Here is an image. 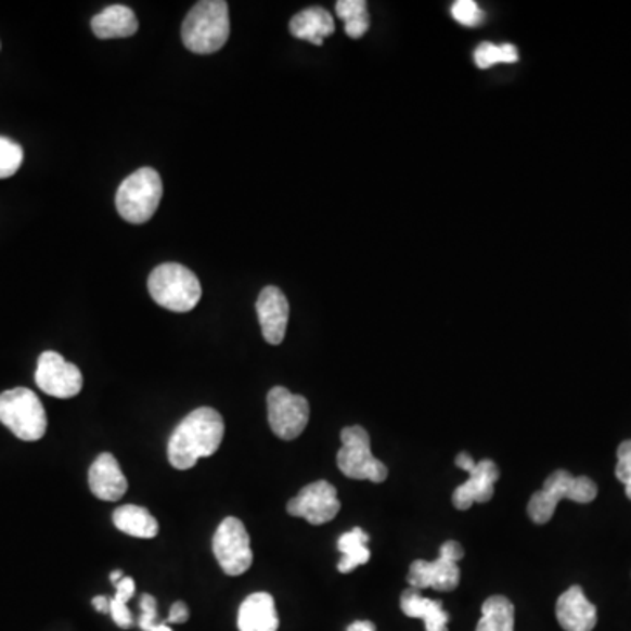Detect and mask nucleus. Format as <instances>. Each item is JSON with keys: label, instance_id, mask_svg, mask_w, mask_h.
Wrapping results in <instances>:
<instances>
[{"label": "nucleus", "instance_id": "obj_1", "mask_svg": "<svg viewBox=\"0 0 631 631\" xmlns=\"http://www.w3.org/2000/svg\"><path fill=\"white\" fill-rule=\"evenodd\" d=\"M224 423L220 412L201 408L190 412L170 435L169 462L178 471L195 467L201 458H209L223 442Z\"/></svg>", "mask_w": 631, "mask_h": 631}, {"label": "nucleus", "instance_id": "obj_2", "mask_svg": "<svg viewBox=\"0 0 631 631\" xmlns=\"http://www.w3.org/2000/svg\"><path fill=\"white\" fill-rule=\"evenodd\" d=\"M230 36L229 4L224 0H202L184 18V47L197 55H210L227 44Z\"/></svg>", "mask_w": 631, "mask_h": 631}, {"label": "nucleus", "instance_id": "obj_3", "mask_svg": "<svg viewBox=\"0 0 631 631\" xmlns=\"http://www.w3.org/2000/svg\"><path fill=\"white\" fill-rule=\"evenodd\" d=\"M598 488L590 477L572 476L567 471H556L544 480V488L537 491L528 502V516L537 525H545L553 519L554 511L562 500L591 503L596 499Z\"/></svg>", "mask_w": 631, "mask_h": 631}, {"label": "nucleus", "instance_id": "obj_4", "mask_svg": "<svg viewBox=\"0 0 631 631\" xmlns=\"http://www.w3.org/2000/svg\"><path fill=\"white\" fill-rule=\"evenodd\" d=\"M147 289L158 306L172 312H190L202 297L201 281L181 263H162L147 280Z\"/></svg>", "mask_w": 631, "mask_h": 631}, {"label": "nucleus", "instance_id": "obj_5", "mask_svg": "<svg viewBox=\"0 0 631 631\" xmlns=\"http://www.w3.org/2000/svg\"><path fill=\"white\" fill-rule=\"evenodd\" d=\"M164 195L162 178L152 167H142L119 184L116 209L129 223L141 224L152 220Z\"/></svg>", "mask_w": 631, "mask_h": 631}, {"label": "nucleus", "instance_id": "obj_6", "mask_svg": "<svg viewBox=\"0 0 631 631\" xmlns=\"http://www.w3.org/2000/svg\"><path fill=\"white\" fill-rule=\"evenodd\" d=\"M0 423L20 440L36 442L47 434V411L33 389H8L0 394Z\"/></svg>", "mask_w": 631, "mask_h": 631}, {"label": "nucleus", "instance_id": "obj_7", "mask_svg": "<svg viewBox=\"0 0 631 631\" xmlns=\"http://www.w3.org/2000/svg\"><path fill=\"white\" fill-rule=\"evenodd\" d=\"M343 448L337 453V465L344 476L355 480L385 482L388 467L372 454L371 437L363 426H348L340 432Z\"/></svg>", "mask_w": 631, "mask_h": 631}, {"label": "nucleus", "instance_id": "obj_8", "mask_svg": "<svg viewBox=\"0 0 631 631\" xmlns=\"http://www.w3.org/2000/svg\"><path fill=\"white\" fill-rule=\"evenodd\" d=\"M465 556L462 545L456 540H448L440 545L439 558L434 562L416 559L409 568L408 581L414 590L454 591L460 584L458 563Z\"/></svg>", "mask_w": 631, "mask_h": 631}, {"label": "nucleus", "instance_id": "obj_9", "mask_svg": "<svg viewBox=\"0 0 631 631\" xmlns=\"http://www.w3.org/2000/svg\"><path fill=\"white\" fill-rule=\"evenodd\" d=\"M213 551L227 576H241L253 565L252 540L237 517H227L218 526L213 539Z\"/></svg>", "mask_w": 631, "mask_h": 631}, {"label": "nucleus", "instance_id": "obj_10", "mask_svg": "<svg viewBox=\"0 0 631 631\" xmlns=\"http://www.w3.org/2000/svg\"><path fill=\"white\" fill-rule=\"evenodd\" d=\"M269 425L280 439L293 440L306 430L309 423V402L302 395H293L283 386H275L267 395Z\"/></svg>", "mask_w": 631, "mask_h": 631}, {"label": "nucleus", "instance_id": "obj_11", "mask_svg": "<svg viewBox=\"0 0 631 631\" xmlns=\"http://www.w3.org/2000/svg\"><path fill=\"white\" fill-rule=\"evenodd\" d=\"M36 383L50 397L73 398L82 389V374L59 352L47 351L37 362Z\"/></svg>", "mask_w": 631, "mask_h": 631}, {"label": "nucleus", "instance_id": "obj_12", "mask_svg": "<svg viewBox=\"0 0 631 631\" xmlns=\"http://www.w3.org/2000/svg\"><path fill=\"white\" fill-rule=\"evenodd\" d=\"M286 508L289 516L302 517L307 523L318 526L332 521L339 514L340 502L335 486L326 480H316L289 500Z\"/></svg>", "mask_w": 631, "mask_h": 631}, {"label": "nucleus", "instance_id": "obj_13", "mask_svg": "<svg viewBox=\"0 0 631 631\" xmlns=\"http://www.w3.org/2000/svg\"><path fill=\"white\" fill-rule=\"evenodd\" d=\"M257 314L263 339L272 346L283 343L289 318V304L286 295L275 286H267V288L261 289L257 300Z\"/></svg>", "mask_w": 631, "mask_h": 631}, {"label": "nucleus", "instance_id": "obj_14", "mask_svg": "<svg viewBox=\"0 0 631 631\" xmlns=\"http://www.w3.org/2000/svg\"><path fill=\"white\" fill-rule=\"evenodd\" d=\"M467 482L458 486L453 493V505L458 511H468L474 503H486L493 499L494 482L500 471L491 460H480L467 472Z\"/></svg>", "mask_w": 631, "mask_h": 631}, {"label": "nucleus", "instance_id": "obj_15", "mask_svg": "<svg viewBox=\"0 0 631 631\" xmlns=\"http://www.w3.org/2000/svg\"><path fill=\"white\" fill-rule=\"evenodd\" d=\"M88 485L96 499L104 502H116L129 490V480L121 472L118 460L110 453L96 456L88 472Z\"/></svg>", "mask_w": 631, "mask_h": 631}, {"label": "nucleus", "instance_id": "obj_16", "mask_svg": "<svg viewBox=\"0 0 631 631\" xmlns=\"http://www.w3.org/2000/svg\"><path fill=\"white\" fill-rule=\"evenodd\" d=\"M556 619L565 631H593L598 616L581 585H572L558 598Z\"/></svg>", "mask_w": 631, "mask_h": 631}, {"label": "nucleus", "instance_id": "obj_17", "mask_svg": "<svg viewBox=\"0 0 631 631\" xmlns=\"http://www.w3.org/2000/svg\"><path fill=\"white\" fill-rule=\"evenodd\" d=\"M237 627L241 631H278L280 618L274 598L269 593L247 596L239 608Z\"/></svg>", "mask_w": 631, "mask_h": 631}, {"label": "nucleus", "instance_id": "obj_18", "mask_svg": "<svg viewBox=\"0 0 631 631\" xmlns=\"http://www.w3.org/2000/svg\"><path fill=\"white\" fill-rule=\"evenodd\" d=\"M402 613L412 619H423L426 631H448L449 614L439 600L426 598L414 588L403 591L400 596Z\"/></svg>", "mask_w": 631, "mask_h": 631}, {"label": "nucleus", "instance_id": "obj_19", "mask_svg": "<svg viewBox=\"0 0 631 631\" xmlns=\"http://www.w3.org/2000/svg\"><path fill=\"white\" fill-rule=\"evenodd\" d=\"M289 33L297 39L321 47L326 37L335 33V22L323 8H307L293 16Z\"/></svg>", "mask_w": 631, "mask_h": 631}, {"label": "nucleus", "instance_id": "obj_20", "mask_svg": "<svg viewBox=\"0 0 631 631\" xmlns=\"http://www.w3.org/2000/svg\"><path fill=\"white\" fill-rule=\"evenodd\" d=\"M138 16L127 5H110L92 20V30L99 39H124L138 33Z\"/></svg>", "mask_w": 631, "mask_h": 631}, {"label": "nucleus", "instance_id": "obj_21", "mask_svg": "<svg viewBox=\"0 0 631 631\" xmlns=\"http://www.w3.org/2000/svg\"><path fill=\"white\" fill-rule=\"evenodd\" d=\"M113 523L119 531L138 539H153L158 536V521L147 508L139 505H124L116 508Z\"/></svg>", "mask_w": 631, "mask_h": 631}, {"label": "nucleus", "instance_id": "obj_22", "mask_svg": "<svg viewBox=\"0 0 631 631\" xmlns=\"http://www.w3.org/2000/svg\"><path fill=\"white\" fill-rule=\"evenodd\" d=\"M369 533L362 528H352L348 533L340 536L337 548L343 553V558L339 562V572L349 574L360 565H365L371 559V551H369Z\"/></svg>", "mask_w": 631, "mask_h": 631}, {"label": "nucleus", "instance_id": "obj_23", "mask_svg": "<svg viewBox=\"0 0 631 631\" xmlns=\"http://www.w3.org/2000/svg\"><path fill=\"white\" fill-rule=\"evenodd\" d=\"M514 605L505 596H491L482 604V618L476 631H514Z\"/></svg>", "mask_w": 631, "mask_h": 631}, {"label": "nucleus", "instance_id": "obj_24", "mask_svg": "<svg viewBox=\"0 0 631 631\" xmlns=\"http://www.w3.org/2000/svg\"><path fill=\"white\" fill-rule=\"evenodd\" d=\"M337 16L344 22V28L351 39H360L365 36L371 27V16L366 10L365 0H339L335 4Z\"/></svg>", "mask_w": 631, "mask_h": 631}, {"label": "nucleus", "instance_id": "obj_25", "mask_svg": "<svg viewBox=\"0 0 631 631\" xmlns=\"http://www.w3.org/2000/svg\"><path fill=\"white\" fill-rule=\"evenodd\" d=\"M116 595L111 602V618L115 619L119 628L132 627V613L127 607V602L132 598L136 593V584H133L132 577H124L121 581L116 582Z\"/></svg>", "mask_w": 631, "mask_h": 631}, {"label": "nucleus", "instance_id": "obj_26", "mask_svg": "<svg viewBox=\"0 0 631 631\" xmlns=\"http://www.w3.org/2000/svg\"><path fill=\"white\" fill-rule=\"evenodd\" d=\"M474 60H476V65L479 69H490L491 65L500 64V62L502 64H514L519 60V53H517L516 47H513V44L497 47L491 42H482L477 47Z\"/></svg>", "mask_w": 631, "mask_h": 631}, {"label": "nucleus", "instance_id": "obj_27", "mask_svg": "<svg viewBox=\"0 0 631 631\" xmlns=\"http://www.w3.org/2000/svg\"><path fill=\"white\" fill-rule=\"evenodd\" d=\"M24 164V150L11 139L0 136V179L11 178Z\"/></svg>", "mask_w": 631, "mask_h": 631}, {"label": "nucleus", "instance_id": "obj_28", "mask_svg": "<svg viewBox=\"0 0 631 631\" xmlns=\"http://www.w3.org/2000/svg\"><path fill=\"white\" fill-rule=\"evenodd\" d=\"M451 13H453V18L456 20L458 24L465 25V27H477L485 20V13L480 11L479 5L474 0H458L451 8Z\"/></svg>", "mask_w": 631, "mask_h": 631}, {"label": "nucleus", "instance_id": "obj_29", "mask_svg": "<svg viewBox=\"0 0 631 631\" xmlns=\"http://www.w3.org/2000/svg\"><path fill=\"white\" fill-rule=\"evenodd\" d=\"M616 477L624 485L628 499L631 500V440H624L618 448V465Z\"/></svg>", "mask_w": 631, "mask_h": 631}, {"label": "nucleus", "instance_id": "obj_30", "mask_svg": "<svg viewBox=\"0 0 631 631\" xmlns=\"http://www.w3.org/2000/svg\"><path fill=\"white\" fill-rule=\"evenodd\" d=\"M142 616L139 619V627L144 631H152L156 627V600L152 595H142L141 598Z\"/></svg>", "mask_w": 631, "mask_h": 631}, {"label": "nucleus", "instance_id": "obj_31", "mask_svg": "<svg viewBox=\"0 0 631 631\" xmlns=\"http://www.w3.org/2000/svg\"><path fill=\"white\" fill-rule=\"evenodd\" d=\"M188 618H190V613H188L186 604H183V602H176V604L170 607L169 622H179V624H183V622L188 621Z\"/></svg>", "mask_w": 631, "mask_h": 631}, {"label": "nucleus", "instance_id": "obj_32", "mask_svg": "<svg viewBox=\"0 0 631 631\" xmlns=\"http://www.w3.org/2000/svg\"><path fill=\"white\" fill-rule=\"evenodd\" d=\"M474 463H476V460L468 453H460L456 456V467L462 468L463 472L471 471L474 467Z\"/></svg>", "mask_w": 631, "mask_h": 631}, {"label": "nucleus", "instance_id": "obj_33", "mask_svg": "<svg viewBox=\"0 0 631 631\" xmlns=\"http://www.w3.org/2000/svg\"><path fill=\"white\" fill-rule=\"evenodd\" d=\"M92 604L99 613H111V602L105 596H95Z\"/></svg>", "mask_w": 631, "mask_h": 631}, {"label": "nucleus", "instance_id": "obj_34", "mask_svg": "<svg viewBox=\"0 0 631 631\" xmlns=\"http://www.w3.org/2000/svg\"><path fill=\"white\" fill-rule=\"evenodd\" d=\"M348 631H375V627L371 621H355L349 624Z\"/></svg>", "mask_w": 631, "mask_h": 631}, {"label": "nucleus", "instance_id": "obj_35", "mask_svg": "<svg viewBox=\"0 0 631 631\" xmlns=\"http://www.w3.org/2000/svg\"><path fill=\"white\" fill-rule=\"evenodd\" d=\"M124 574L119 572V570H116V572L111 574V581L115 582H119L121 581V579H124Z\"/></svg>", "mask_w": 631, "mask_h": 631}, {"label": "nucleus", "instance_id": "obj_36", "mask_svg": "<svg viewBox=\"0 0 631 631\" xmlns=\"http://www.w3.org/2000/svg\"><path fill=\"white\" fill-rule=\"evenodd\" d=\"M152 631H172V630H170V628L167 627V622H164V624H156V627L153 628Z\"/></svg>", "mask_w": 631, "mask_h": 631}]
</instances>
